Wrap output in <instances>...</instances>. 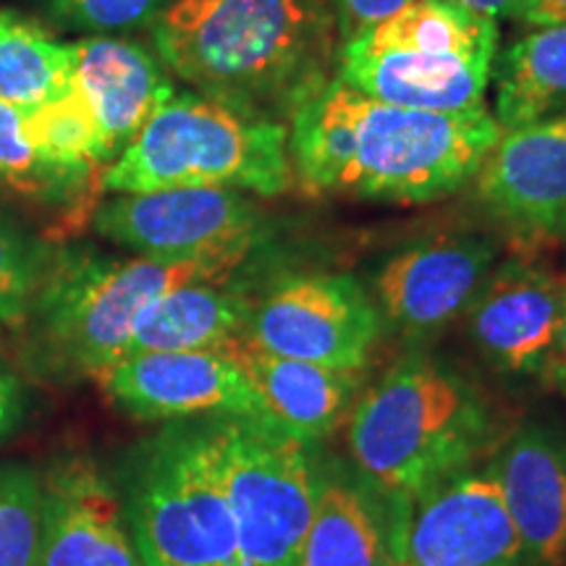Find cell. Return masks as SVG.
I'll return each mask as SVG.
<instances>
[{
  "instance_id": "obj_11",
  "label": "cell",
  "mask_w": 566,
  "mask_h": 566,
  "mask_svg": "<svg viewBox=\"0 0 566 566\" xmlns=\"http://www.w3.org/2000/svg\"><path fill=\"white\" fill-rule=\"evenodd\" d=\"M499 244L485 233H441L409 244L375 273V307L409 338H428L467 313Z\"/></svg>"
},
{
  "instance_id": "obj_16",
  "label": "cell",
  "mask_w": 566,
  "mask_h": 566,
  "mask_svg": "<svg viewBox=\"0 0 566 566\" xmlns=\"http://www.w3.org/2000/svg\"><path fill=\"white\" fill-rule=\"evenodd\" d=\"M38 566H145L122 495L87 459L59 462L42 480Z\"/></svg>"
},
{
  "instance_id": "obj_26",
  "label": "cell",
  "mask_w": 566,
  "mask_h": 566,
  "mask_svg": "<svg viewBox=\"0 0 566 566\" xmlns=\"http://www.w3.org/2000/svg\"><path fill=\"white\" fill-rule=\"evenodd\" d=\"M48 263V250L0 218V323L19 328Z\"/></svg>"
},
{
  "instance_id": "obj_5",
  "label": "cell",
  "mask_w": 566,
  "mask_h": 566,
  "mask_svg": "<svg viewBox=\"0 0 566 566\" xmlns=\"http://www.w3.org/2000/svg\"><path fill=\"white\" fill-rule=\"evenodd\" d=\"M289 126L181 92L166 101L103 171L113 195L174 187H229L275 197L292 187Z\"/></svg>"
},
{
  "instance_id": "obj_29",
  "label": "cell",
  "mask_w": 566,
  "mask_h": 566,
  "mask_svg": "<svg viewBox=\"0 0 566 566\" xmlns=\"http://www.w3.org/2000/svg\"><path fill=\"white\" fill-rule=\"evenodd\" d=\"M24 388H21L17 375L0 370V441L9 438L24 420Z\"/></svg>"
},
{
  "instance_id": "obj_13",
  "label": "cell",
  "mask_w": 566,
  "mask_h": 566,
  "mask_svg": "<svg viewBox=\"0 0 566 566\" xmlns=\"http://www.w3.org/2000/svg\"><path fill=\"white\" fill-rule=\"evenodd\" d=\"M472 181L488 212L520 237L566 239V111L501 132Z\"/></svg>"
},
{
  "instance_id": "obj_27",
  "label": "cell",
  "mask_w": 566,
  "mask_h": 566,
  "mask_svg": "<svg viewBox=\"0 0 566 566\" xmlns=\"http://www.w3.org/2000/svg\"><path fill=\"white\" fill-rule=\"evenodd\" d=\"M69 27L87 32H124L158 19L166 0H51Z\"/></svg>"
},
{
  "instance_id": "obj_8",
  "label": "cell",
  "mask_w": 566,
  "mask_h": 566,
  "mask_svg": "<svg viewBox=\"0 0 566 566\" xmlns=\"http://www.w3.org/2000/svg\"><path fill=\"white\" fill-rule=\"evenodd\" d=\"M95 231L139 258L195 263L226 279L265 242L263 210L239 189L174 187L97 205Z\"/></svg>"
},
{
  "instance_id": "obj_3",
  "label": "cell",
  "mask_w": 566,
  "mask_h": 566,
  "mask_svg": "<svg viewBox=\"0 0 566 566\" xmlns=\"http://www.w3.org/2000/svg\"><path fill=\"white\" fill-rule=\"evenodd\" d=\"M488 430L485 401L462 375L405 357L359 394L346 443L367 488L399 506L467 470Z\"/></svg>"
},
{
  "instance_id": "obj_32",
  "label": "cell",
  "mask_w": 566,
  "mask_h": 566,
  "mask_svg": "<svg viewBox=\"0 0 566 566\" xmlns=\"http://www.w3.org/2000/svg\"><path fill=\"white\" fill-rule=\"evenodd\" d=\"M451 3H459L464 6V9L480 13V17H488L495 21L501 17H512V9H514V0H451Z\"/></svg>"
},
{
  "instance_id": "obj_6",
  "label": "cell",
  "mask_w": 566,
  "mask_h": 566,
  "mask_svg": "<svg viewBox=\"0 0 566 566\" xmlns=\"http://www.w3.org/2000/svg\"><path fill=\"white\" fill-rule=\"evenodd\" d=\"M122 501L145 566H242L210 417L174 420L142 443Z\"/></svg>"
},
{
  "instance_id": "obj_15",
  "label": "cell",
  "mask_w": 566,
  "mask_h": 566,
  "mask_svg": "<svg viewBox=\"0 0 566 566\" xmlns=\"http://www.w3.org/2000/svg\"><path fill=\"white\" fill-rule=\"evenodd\" d=\"M495 55L422 48H370L344 40L336 80L375 101L412 111L462 113L483 108Z\"/></svg>"
},
{
  "instance_id": "obj_12",
  "label": "cell",
  "mask_w": 566,
  "mask_h": 566,
  "mask_svg": "<svg viewBox=\"0 0 566 566\" xmlns=\"http://www.w3.org/2000/svg\"><path fill=\"white\" fill-rule=\"evenodd\" d=\"M116 407L142 420L268 417L229 352H147L124 357L101 378Z\"/></svg>"
},
{
  "instance_id": "obj_17",
  "label": "cell",
  "mask_w": 566,
  "mask_h": 566,
  "mask_svg": "<svg viewBox=\"0 0 566 566\" xmlns=\"http://www.w3.org/2000/svg\"><path fill=\"white\" fill-rule=\"evenodd\" d=\"M491 472L530 566L566 564V438L525 424L504 443Z\"/></svg>"
},
{
  "instance_id": "obj_19",
  "label": "cell",
  "mask_w": 566,
  "mask_h": 566,
  "mask_svg": "<svg viewBox=\"0 0 566 566\" xmlns=\"http://www.w3.org/2000/svg\"><path fill=\"white\" fill-rule=\"evenodd\" d=\"M226 352L242 365L265 415L304 443L334 433L338 424L349 420L359 399V373L354 370H331L279 357L254 349L244 338Z\"/></svg>"
},
{
  "instance_id": "obj_30",
  "label": "cell",
  "mask_w": 566,
  "mask_h": 566,
  "mask_svg": "<svg viewBox=\"0 0 566 566\" xmlns=\"http://www.w3.org/2000/svg\"><path fill=\"white\" fill-rule=\"evenodd\" d=\"M512 17L533 30L566 24V0H514Z\"/></svg>"
},
{
  "instance_id": "obj_20",
  "label": "cell",
  "mask_w": 566,
  "mask_h": 566,
  "mask_svg": "<svg viewBox=\"0 0 566 566\" xmlns=\"http://www.w3.org/2000/svg\"><path fill=\"white\" fill-rule=\"evenodd\" d=\"M254 296L229 279L189 281L160 294L134 325L124 357L147 352H223L244 338ZM122 363V359H118Z\"/></svg>"
},
{
  "instance_id": "obj_18",
  "label": "cell",
  "mask_w": 566,
  "mask_h": 566,
  "mask_svg": "<svg viewBox=\"0 0 566 566\" xmlns=\"http://www.w3.org/2000/svg\"><path fill=\"white\" fill-rule=\"evenodd\" d=\"M74 82L95 116L108 163L176 95L166 71L145 48L105 34L74 45Z\"/></svg>"
},
{
  "instance_id": "obj_22",
  "label": "cell",
  "mask_w": 566,
  "mask_h": 566,
  "mask_svg": "<svg viewBox=\"0 0 566 566\" xmlns=\"http://www.w3.org/2000/svg\"><path fill=\"white\" fill-rule=\"evenodd\" d=\"M495 66V122L520 129L566 111V24L535 27Z\"/></svg>"
},
{
  "instance_id": "obj_9",
  "label": "cell",
  "mask_w": 566,
  "mask_h": 566,
  "mask_svg": "<svg viewBox=\"0 0 566 566\" xmlns=\"http://www.w3.org/2000/svg\"><path fill=\"white\" fill-rule=\"evenodd\" d=\"M384 331L373 296L349 273H289L252 304L244 342L279 357L363 373Z\"/></svg>"
},
{
  "instance_id": "obj_1",
  "label": "cell",
  "mask_w": 566,
  "mask_h": 566,
  "mask_svg": "<svg viewBox=\"0 0 566 566\" xmlns=\"http://www.w3.org/2000/svg\"><path fill=\"white\" fill-rule=\"evenodd\" d=\"M289 155L315 195L430 202L475 179L501 126L485 108H399L325 80L289 113Z\"/></svg>"
},
{
  "instance_id": "obj_10",
  "label": "cell",
  "mask_w": 566,
  "mask_h": 566,
  "mask_svg": "<svg viewBox=\"0 0 566 566\" xmlns=\"http://www.w3.org/2000/svg\"><path fill=\"white\" fill-rule=\"evenodd\" d=\"M394 509L399 566H530L491 467L457 472Z\"/></svg>"
},
{
  "instance_id": "obj_28",
  "label": "cell",
  "mask_w": 566,
  "mask_h": 566,
  "mask_svg": "<svg viewBox=\"0 0 566 566\" xmlns=\"http://www.w3.org/2000/svg\"><path fill=\"white\" fill-rule=\"evenodd\" d=\"M325 3H328L331 13H334L338 38L349 40L357 32H363L367 27L378 24V21L405 9L412 0H325Z\"/></svg>"
},
{
  "instance_id": "obj_23",
  "label": "cell",
  "mask_w": 566,
  "mask_h": 566,
  "mask_svg": "<svg viewBox=\"0 0 566 566\" xmlns=\"http://www.w3.org/2000/svg\"><path fill=\"white\" fill-rule=\"evenodd\" d=\"M74 90V45L34 21L0 11V103L30 113Z\"/></svg>"
},
{
  "instance_id": "obj_25",
  "label": "cell",
  "mask_w": 566,
  "mask_h": 566,
  "mask_svg": "<svg viewBox=\"0 0 566 566\" xmlns=\"http://www.w3.org/2000/svg\"><path fill=\"white\" fill-rule=\"evenodd\" d=\"M42 480L32 467H0V566H38Z\"/></svg>"
},
{
  "instance_id": "obj_7",
  "label": "cell",
  "mask_w": 566,
  "mask_h": 566,
  "mask_svg": "<svg viewBox=\"0 0 566 566\" xmlns=\"http://www.w3.org/2000/svg\"><path fill=\"white\" fill-rule=\"evenodd\" d=\"M210 428L242 566H300L323 485L310 443L271 417H210Z\"/></svg>"
},
{
  "instance_id": "obj_4",
  "label": "cell",
  "mask_w": 566,
  "mask_h": 566,
  "mask_svg": "<svg viewBox=\"0 0 566 566\" xmlns=\"http://www.w3.org/2000/svg\"><path fill=\"white\" fill-rule=\"evenodd\" d=\"M218 279L195 263L105 258L95 250L48 252L45 271L21 321L24 357L53 380L101 378L124 359L134 325L160 294ZM229 279V275H226Z\"/></svg>"
},
{
  "instance_id": "obj_14",
  "label": "cell",
  "mask_w": 566,
  "mask_h": 566,
  "mask_svg": "<svg viewBox=\"0 0 566 566\" xmlns=\"http://www.w3.org/2000/svg\"><path fill=\"white\" fill-rule=\"evenodd\" d=\"M566 313V279L530 260L491 271L467 307L470 338L504 373L541 370Z\"/></svg>"
},
{
  "instance_id": "obj_21",
  "label": "cell",
  "mask_w": 566,
  "mask_h": 566,
  "mask_svg": "<svg viewBox=\"0 0 566 566\" xmlns=\"http://www.w3.org/2000/svg\"><path fill=\"white\" fill-rule=\"evenodd\" d=\"M300 566H399L394 516L380 495L342 478H323Z\"/></svg>"
},
{
  "instance_id": "obj_2",
  "label": "cell",
  "mask_w": 566,
  "mask_h": 566,
  "mask_svg": "<svg viewBox=\"0 0 566 566\" xmlns=\"http://www.w3.org/2000/svg\"><path fill=\"white\" fill-rule=\"evenodd\" d=\"M336 34L325 0H174L153 24L179 80L275 122L328 80Z\"/></svg>"
},
{
  "instance_id": "obj_31",
  "label": "cell",
  "mask_w": 566,
  "mask_h": 566,
  "mask_svg": "<svg viewBox=\"0 0 566 566\" xmlns=\"http://www.w3.org/2000/svg\"><path fill=\"white\" fill-rule=\"evenodd\" d=\"M537 378H541L548 388H554V391L566 394V313L562 325H558L554 346H551L541 370H537Z\"/></svg>"
},
{
  "instance_id": "obj_24",
  "label": "cell",
  "mask_w": 566,
  "mask_h": 566,
  "mask_svg": "<svg viewBox=\"0 0 566 566\" xmlns=\"http://www.w3.org/2000/svg\"><path fill=\"white\" fill-rule=\"evenodd\" d=\"M0 184L13 192L38 197L45 202L63 205V226H80L90 210H97L95 200L80 197L63 184L34 150L27 134V113L0 103Z\"/></svg>"
}]
</instances>
